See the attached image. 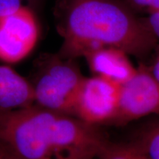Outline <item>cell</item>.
Instances as JSON below:
<instances>
[{
	"mask_svg": "<svg viewBox=\"0 0 159 159\" xmlns=\"http://www.w3.org/2000/svg\"><path fill=\"white\" fill-rule=\"evenodd\" d=\"M57 30L63 39L58 54L76 59L102 47H115L144 57L158 40L146 19L137 18L118 0H61Z\"/></svg>",
	"mask_w": 159,
	"mask_h": 159,
	"instance_id": "cell-1",
	"label": "cell"
},
{
	"mask_svg": "<svg viewBox=\"0 0 159 159\" xmlns=\"http://www.w3.org/2000/svg\"><path fill=\"white\" fill-rule=\"evenodd\" d=\"M98 126L33 105L0 110V148L21 159H97L108 142Z\"/></svg>",
	"mask_w": 159,
	"mask_h": 159,
	"instance_id": "cell-2",
	"label": "cell"
},
{
	"mask_svg": "<svg viewBox=\"0 0 159 159\" xmlns=\"http://www.w3.org/2000/svg\"><path fill=\"white\" fill-rule=\"evenodd\" d=\"M75 59L45 55L38 60L30 82L34 105L74 116L75 101L84 79Z\"/></svg>",
	"mask_w": 159,
	"mask_h": 159,
	"instance_id": "cell-3",
	"label": "cell"
},
{
	"mask_svg": "<svg viewBox=\"0 0 159 159\" xmlns=\"http://www.w3.org/2000/svg\"><path fill=\"white\" fill-rule=\"evenodd\" d=\"M159 114V82L144 64L120 85L118 109L111 124L125 125L150 114Z\"/></svg>",
	"mask_w": 159,
	"mask_h": 159,
	"instance_id": "cell-4",
	"label": "cell"
},
{
	"mask_svg": "<svg viewBox=\"0 0 159 159\" xmlns=\"http://www.w3.org/2000/svg\"><path fill=\"white\" fill-rule=\"evenodd\" d=\"M120 85L97 75L85 77L77 94L73 115L97 126L111 123L118 109Z\"/></svg>",
	"mask_w": 159,
	"mask_h": 159,
	"instance_id": "cell-5",
	"label": "cell"
},
{
	"mask_svg": "<svg viewBox=\"0 0 159 159\" xmlns=\"http://www.w3.org/2000/svg\"><path fill=\"white\" fill-rule=\"evenodd\" d=\"M39 27L30 10L20 7L0 17V61L14 63L25 59L34 49Z\"/></svg>",
	"mask_w": 159,
	"mask_h": 159,
	"instance_id": "cell-6",
	"label": "cell"
},
{
	"mask_svg": "<svg viewBox=\"0 0 159 159\" xmlns=\"http://www.w3.org/2000/svg\"><path fill=\"white\" fill-rule=\"evenodd\" d=\"M128 55L120 49L102 47L88 53L84 57L94 75L122 85L136 71Z\"/></svg>",
	"mask_w": 159,
	"mask_h": 159,
	"instance_id": "cell-7",
	"label": "cell"
},
{
	"mask_svg": "<svg viewBox=\"0 0 159 159\" xmlns=\"http://www.w3.org/2000/svg\"><path fill=\"white\" fill-rule=\"evenodd\" d=\"M34 105L28 80L7 66H0V110H18Z\"/></svg>",
	"mask_w": 159,
	"mask_h": 159,
	"instance_id": "cell-8",
	"label": "cell"
},
{
	"mask_svg": "<svg viewBox=\"0 0 159 159\" xmlns=\"http://www.w3.org/2000/svg\"><path fill=\"white\" fill-rule=\"evenodd\" d=\"M131 144L148 159H159V118L144 128Z\"/></svg>",
	"mask_w": 159,
	"mask_h": 159,
	"instance_id": "cell-9",
	"label": "cell"
},
{
	"mask_svg": "<svg viewBox=\"0 0 159 159\" xmlns=\"http://www.w3.org/2000/svg\"><path fill=\"white\" fill-rule=\"evenodd\" d=\"M97 159H148L132 144H116L108 141Z\"/></svg>",
	"mask_w": 159,
	"mask_h": 159,
	"instance_id": "cell-10",
	"label": "cell"
},
{
	"mask_svg": "<svg viewBox=\"0 0 159 159\" xmlns=\"http://www.w3.org/2000/svg\"><path fill=\"white\" fill-rule=\"evenodd\" d=\"M130 7L146 11L149 15L159 12V0H126Z\"/></svg>",
	"mask_w": 159,
	"mask_h": 159,
	"instance_id": "cell-11",
	"label": "cell"
},
{
	"mask_svg": "<svg viewBox=\"0 0 159 159\" xmlns=\"http://www.w3.org/2000/svg\"><path fill=\"white\" fill-rule=\"evenodd\" d=\"M146 21L155 37L157 40H159V15L157 13L150 14L148 19H146Z\"/></svg>",
	"mask_w": 159,
	"mask_h": 159,
	"instance_id": "cell-12",
	"label": "cell"
},
{
	"mask_svg": "<svg viewBox=\"0 0 159 159\" xmlns=\"http://www.w3.org/2000/svg\"><path fill=\"white\" fill-rule=\"evenodd\" d=\"M150 69L153 77L159 82V55L155 61L152 68Z\"/></svg>",
	"mask_w": 159,
	"mask_h": 159,
	"instance_id": "cell-13",
	"label": "cell"
},
{
	"mask_svg": "<svg viewBox=\"0 0 159 159\" xmlns=\"http://www.w3.org/2000/svg\"><path fill=\"white\" fill-rule=\"evenodd\" d=\"M0 159H21L9 151L0 148Z\"/></svg>",
	"mask_w": 159,
	"mask_h": 159,
	"instance_id": "cell-14",
	"label": "cell"
}]
</instances>
